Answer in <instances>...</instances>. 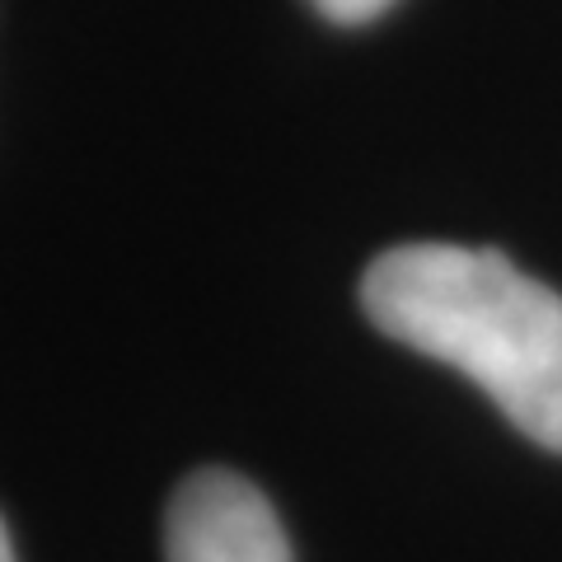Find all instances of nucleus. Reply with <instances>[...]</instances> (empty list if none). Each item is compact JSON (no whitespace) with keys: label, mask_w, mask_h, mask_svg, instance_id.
<instances>
[{"label":"nucleus","mask_w":562,"mask_h":562,"mask_svg":"<svg viewBox=\"0 0 562 562\" xmlns=\"http://www.w3.org/2000/svg\"><path fill=\"white\" fill-rule=\"evenodd\" d=\"M384 338L454 366L535 446L562 454V295L497 249L398 244L361 277Z\"/></svg>","instance_id":"f257e3e1"},{"label":"nucleus","mask_w":562,"mask_h":562,"mask_svg":"<svg viewBox=\"0 0 562 562\" xmlns=\"http://www.w3.org/2000/svg\"><path fill=\"white\" fill-rule=\"evenodd\" d=\"M310 5H314V14H324L328 24L357 29V24L380 20L384 10H394V0H310Z\"/></svg>","instance_id":"7ed1b4c3"},{"label":"nucleus","mask_w":562,"mask_h":562,"mask_svg":"<svg viewBox=\"0 0 562 562\" xmlns=\"http://www.w3.org/2000/svg\"><path fill=\"white\" fill-rule=\"evenodd\" d=\"M169 562H295L272 502L231 469H198L165 512Z\"/></svg>","instance_id":"f03ea898"},{"label":"nucleus","mask_w":562,"mask_h":562,"mask_svg":"<svg viewBox=\"0 0 562 562\" xmlns=\"http://www.w3.org/2000/svg\"><path fill=\"white\" fill-rule=\"evenodd\" d=\"M0 562H14V549H10V535H5V520H0Z\"/></svg>","instance_id":"20e7f679"}]
</instances>
